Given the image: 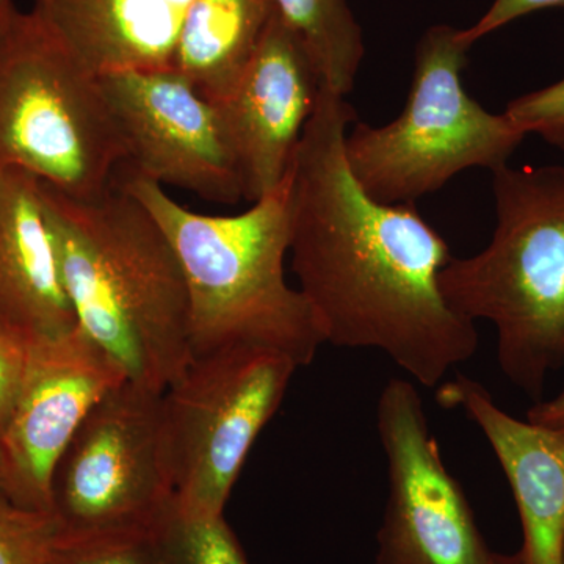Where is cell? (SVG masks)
Listing matches in <instances>:
<instances>
[{
  "label": "cell",
  "instance_id": "obj_1",
  "mask_svg": "<svg viewBox=\"0 0 564 564\" xmlns=\"http://www.w3.org/2000/svg\"><path fill=\"white\" fill-rule=\"evenodd\" d=\"M355 109L322 85L292 165V269L325 344L384 352L425 388L477 352L440 289L454 256L414 203L370 198L345 159Z\"/></svg>",
  "mask_w": 564,
  "mask_h": 564
},
{
  "label": "cell",
  "instance_id": "obj_2",
  "mask_svg": "<svg viewBox=\"0 0 564 564\" xmlns=\"http://www.w3.org/2000/svg\"><path fill=\"white\" fill-rule=\"evenodd\" d=\"M40 184L77 325L131 383L162 393L192 361L187 282L172 242L117 177L90 199Z\"/></svg>",
  "mask_w": 564,
  "mask_h": 564
},
{
  "label": "cell",
  "instance_id": "obj_3",
  "mask_svg": "<svg viewBox=\"0 0 564 564\" xmlns=\"http://www.w3.org/2000/svg\"><path fill=\"white\" fill-rule=\"evenodd\" d=\"M117 180L158 220L187 282L193 356L232 347L280 351L310 366L325 344L313 310L285 281L291 245V185L237 215L182 206L163 185L131 172Z\"/></svg>",
  "mask_w": 564,
  "mask_h": 564
},
{
  "label": "cell",
  "instance_id": "obj_4",
  "mask_svg": "<svg viewBox=\"0 0 564 564\" xmlns=\"http://www.w3.org/2000/svg\"><path fill=\"white\" fill-rule=\"evenodd\" d=\"M497 226L473 258L440 273L448 306L496 326L497 361L530 397L564 366V169L505 165L492 172Z\"/></svg>",
  "mask_w": 564,
  "mask_h": 564
},
{
  "label": "cell",
  "instance_id": "obj_5",
  "mask_svg": "<svg viewBox=\"0 0 564 564\" xmlns=\"http://www.w3.org/2000/svg\"><path fill=\"white\" fill-rule=\"evenodd\" d=\"M126 162L101 76L39 11L18 9L0 33V169L90 199Z\"/></svg>",
  "mask_w": 564,
  "mask_h": 564
},
{
  "label": "cell",
  "instance_id": "obj_6",
  "mask_svg": "<svg viewBox=\"0 0 564 564\" xmlns=\"http://www.w3.org/2000/svg\"><path fill=\"white\" fill-rule=\"evenodd\" d=\"M470 47L462 29L432 25L415 46L411 90L399 118L381 128L352 122L345 159L375 202L415 203L464 170L496 172L524 141L505 111L491 113L464 90Z\"/></svg>",
  "mask_w": 564,
  "mask_h": 564
},
{
  "label": "cell",
  "instance_id": "obj_7",
  "mask_svg": "<svg viewBox=\"0 0 564 564\" xmlns=\"http://www.w3.org/2000/svg\"><path fill=\"white\" fill-rule=\"evenodd\" d=\"M299 369L280 351L225 348L193 356L162 392L163 448L182 508L225 514L252 445Z\"/></svg>",
  "mask_w": 564,
  "mask_h": 564
},
{
  "label": "cell",
  "instance_id": "obj_8",
  "mask_svg": "<svg viewBox=\"0 0 564 564\" xmlns=\"http://www.w3.org/2000/svg\"><path fill=\"white\" fill-rule=\"evenodd\" d=\"M162 393L126 381L93 408L51 484L62 536L150 532L173 502Z\"/></svg>",
  "mask_w": 564,
  "mask_h": 564
},
{
  "label": "cell",
  "instance_id": "obj_9",
  "mask_svg": "<svg viewBox=\"0 0 564 564\" xmlns=\"http://www.w3.org/2000/svg\"><path fill=\"white\" fill-rule=\"evenodd\" d=\"M388 500L373 564H494L469 500L445 467L422 397L393 378L377 403Z\"/></svg>",
  "mask_w": 564,
  "mask_h": 564
},
{
  "label": "cell",
  "instance_id": "obj_10",
  "mask_svg": "<svg viewBox=\"0 0 564 564\" xmlns=\"http://www.w3.org/2000/svg\"><path fill=\"white\" fill-rule=\"evenodd\" d=\"M129 172L234 206L245 199L236 147L220 106L170 69L101 76Z\"/></svg>",
  "mask_w": 564,
  "mask_h": 564
},
{
  "label": "cell",
  "instance_id": "obj_11",
  "mask_svg": "<svg viewBox=\"0 0 564 564\" xmlns=\"http://www.w3.org/2000/svg\"><path fill=\"white\" fill-rule=\"evenodd\" d=\"M126 381L120 364L79 325L32 340L20 399L0 440L3 497L51 513L58 459L93 408Z\"/></svg>",
  "mask_w": 564,
  "mask_h": 564
},
{
  "label": "cell",
  "instance_id": "obj_12",
  "mask_svg": "<svg viewBox=\"0 0 564 564\" xmlns=\"http://www.w3.org/2000/svg\"><path fill=\"white\" fill-rule=\"evenodd\" d=\"M322 80L310 52L274 13L239 84L220 106L245 182L259 202L288 180Z\"/></svg>",
  "mask_w": 564,
  "mask_h": 564
},
{
  "label": "cell",
  "instance_id": "obj_13",
  "mask_svg": "<svg viewBox=\"0 0 564 564\" xmlns=\"http://www.w3.org/2000/svg\"><path fill=\"white\" fill-rule=\"evenodd\" d=\"M436 400L463 411L485 434L514 496L524 564H562L564 543V434L503 411L469 377L444 380Z\"/></svg>",
  "mask_w": 564,
  "mask_h": 564
},
{
  "label": "cell",
  "instance_id": "obj_14",
  "mask_svg": "<svg viewBox=\"0 0 564 564\" xmlns=\"http://www.w3.org/2000/svg\"><path fill=\"white\" fill-rule=\"evenodd\" d=\"M0 322L31 340L76 328L63 284L41 184L20 169H0Z\"/></svg>",
  "mask_w": 564,
  "mask_h": 564
},
{
  "label": "cell",
  "instance_id": "obj_15",
  "mask_svg": "<svg viewBox=\"0 0 564 564\" xmlns=\"http://www.w3.org/2000/svg\"><path fill=\"white\" fill-rule=\"evenodd\" d=\"M98 76L172 68L182 21L195 0H31Z\"/></svg>",
  "mask_w": 564,
  "mask_h": 564
},
{
  "label": "cell",
  "instance_id": "obj_16",
  "mask_svg": "<svg viewBox=\"0 0 564 564\" xmlns=\"http://www.w3.org/2000/svg\"><path fill=\"white\" fill-rule=\"evenodd\" d=\"M276 13L272 0H195L182 21L172 69L207 101L231 95Z\"/></svg>",
  "mask_w": 564,
  "mask_h": 564
},
{
  "label": "cell",
  "instance_id": "obj_17",
  "mask_svg": "<svg viewBox=\"0 0 564 564\" xmlns=\"http://www.w3.org/2000/svg\"><path fill=\"white\" fill-rule=\"evenodd\" d=\"M281 20L303 41L322 85L347 96L366 54L361 25L348 0H272Z\"/></svg>",
  "mask_w": 564,
  "mask_h": 564
},
{
  "label": "cell",
  "instance_id": "obj_18",
  "mask_svg": "<svg viewBox=\"0 0 564 564\" xmlns=\"http://www.w3.org/2000/svg\"><path fill=\"white\" fill-rule=\"evenodd\" d=\"M151 534L162 564H250L225 514L195 513L174 499Z\"/></svg>",
  "mask_w": 564,
  "mask_h": 564
},
{
  "label": "cell",
  "instance_id": "obj_19",
  "mask_svg": "<svg viewBox=\"0 0 564 564\" xmlns=\"http://www.w3.org/2000/svg\"><path fill=\"white\" fill-rule=\"evenodd\" d=\"M58 536L61 527L50 511L0 499V564H46Z\"/></svg>",
  "mask_w": 564,
  "mask_h": 564
},
{
  "label": "cell",
  "instance_id": "obj_20",
  "mask_svg": "<svg viewBox=\"0 0 564 564\" xmlns=\"http://www.w3.org/2000/svg\"><path fill=\"white\" fill-rule=\"evenodd\" d=\"M46 564H162L150 532L58 536Z\"/></svg>",
  "mask_w": 564,
  "mask_h": 564
},
{
  "label": "cell",
  "instance_id": "obj_21",
  "mask_svg": "<svg viewBox=\"0 0 564 564\" xmlns=\"http://www.w3.org/2000/svg\"><path fill=\"white\" fill-rule=\"evenodd\" d=\"M505 113L525 135L536 133L564 151V79L513 99Z\"/></svg>",
  "mask_w": 564,
  "mask_h": 564
},
{
  "label": "cell",
  "instance_id": "obj_22",
  "mask_svg": "<svg viewBox=\"0 0 564 564\" xmlns=\"http://www.w3.org/2000/svg\"><path fill=\"white\" fill-rule=\"evenodd\" d=\"M31 344L25 334L0 322V440L20 399L31 358Z\"/></svg>",
  "mask_w": 564,
  "mask_h": 564
},
{
  "label": "cell",
  "instance_id": "obj_23",
  "mask_svg": "<svg viewBox=\"0 0 564 564\" xmlns=\"http://www.w3.org/2000/svg\"><path fill=\"white\" fill-rule=\"evenodd\" d=\"M556 7H564V0H494L480 20L469 29H462V39L464 43L474 46L478 40L491 35L519 18Z\"/></svg>",
  "mask_w": 564,
  "mask_h": 564
},
{
  "label": "cell",
  "instance_id": "obj_24",
  "mask_svg": "<svg viewBox=\"0 0 564 564\" xmlns=\"http://www.w3.org/2000/svg\"><path fill=\"white\" fill-rule=\"evenodd\" d=\"M527 421L564 434V388L554 399L533 404L527 413Z\"/></svg>",
  "mask_w": 564,
  "mask_h": 564
},
{
  "label": "cell",
  "instance_id": "obj_25",
  "mask_svg": "<svg viewBox=\"0 0 564 564\" xmlns=\"http://www.w3.org/2000/svg\"><path fill=\"white\" fill-rule=\"evenodd\" d=\"M18 7L14 0H0V33L7 28Z\"/></svg>",
  "mask_w": 564,
  "mask_h": 564
},
{
  "label": "cell",
  "instance_id": "obj_26",
  "mask_svg": "<svg viewBox=\"0 0 564 564\" xmlns=\"http://www.w3.org/2000/svg\"><path fill=\"white\" fill-rule=\"evenodd\" d=\"M494 564H524V560H522L521 552H516V554H499L497 552Z\"/></svg>",
  "mask_w": 564,
  "mask_h": 564
},
{
  "label": "cell",
  "instance_id": "obj_27",
  "mask_svg": "<svg viewBox=\"0 0 564 564\" xmlns=\"http://www.w3.org/2000/svg\"><path fill=\"white\" fill-rule=\"evenodd\" d=\"M0 499H6V497H3V455H2V448H0Z\"/></svg>",
  "mask_w": 564,
  "mask_h": 564
},
{
  "label": "cell",
  "instance_id": "obj_28",
  "mask_svg": "<svg viewBox=\"0 0 564 564\" xmlns=\"http://www.w3.org/2000/svg\"><path fill=\"white\" fill-rule=\"evenodd\" d=\"M562 564H564V543H563V551H562Z\"/></svg>",
  "mask_w": 564,
  "mask_h": 564
}]
</instances>
